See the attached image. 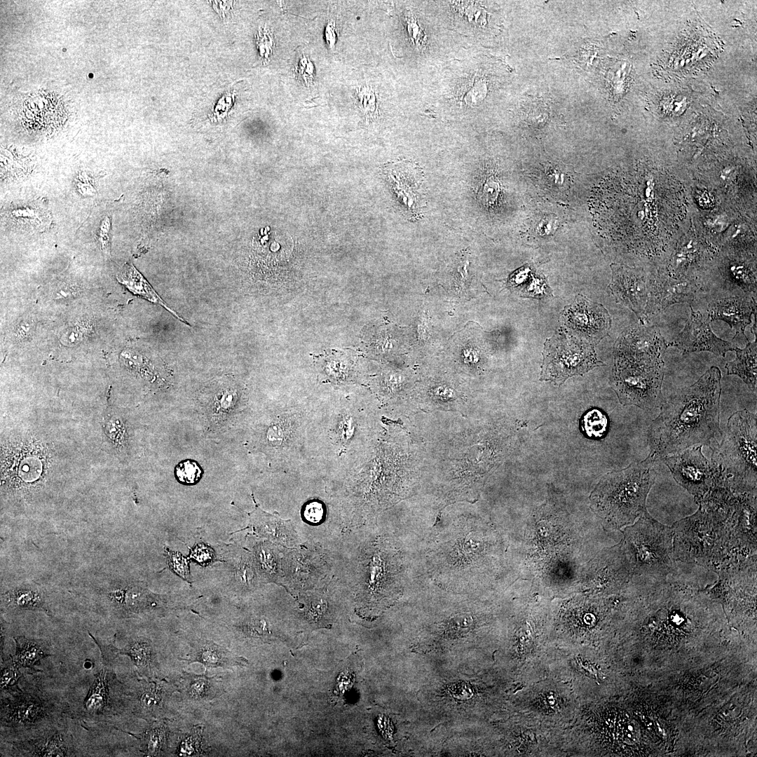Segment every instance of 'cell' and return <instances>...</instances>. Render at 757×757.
<instances>
[{
	"mask_svg": "<svg viewBox=\"0 0 757 757\" xmlns=\"http://www.w3.org/2000/svg\"><path fill=\"white\" fill-rule=\"evenodd\" d=\"M370 551L359 601L364 609L376 613L390 605L399 595V561L396 554L386 545H374Z\"/></svg>",
	"mask_w": 757,
	"mask_h": 757,
	"instance_id": "9c48e42d",
	"label": "cell"
},
{
	"mask_svg": "<svg viewBox=\"0 0 757 757\" xmlns=\"http://www.w3.org/2000/svg\"><path fill=\"white\" fill-rule=\"evenodd\" d=\"M81 326H74L64 333L60 339L61 342L66 346L74 345L82 340L85 331Z\"/></svg>",
	"mask_w": 757,
	"mask_h": 757,
	"instance_id": "7dc6e473",
	"label": "cell"
},
{
	"mask_svg": "<svg viewBox=\"0 0 757 757\" xmlns=\"http://www.w3.org/2000/svg\"><path fill=\"white\" fill-rule=\"evenodd\" d=\"M406 20L407 23V27L409 33L412 39L416 43V46H423L425 43V36L422 31L414 17L410 12L406 14Z\"/></svg>",
	"mask_w": 757,
	"mask_h": 757,
	"instance_id": "ee69618b",
	"label": "cell"
},
{
	"mask_svg": "<svg viewBox=\"0 0 757 757\" xmlns=\"http://www.w3.org/2000/svg\"><path fill=\"white\" fill-rule=\"evenodd\" d=\"M464 11L470 20L483 23L485 20V11L473 2H465L463 4Z\"/></svg>",
	"mask_w": 757,
	"mask_h": 757,
	"instance_id": "681fc988",
	"label": "cell"
},
{
	"mask_svg": "<svg viewBox=\"0 0 757 757\" xmlns=\"http://www.w3.org/2000/svg\"><path fill=\"white\" fill-rule=\"evenodd\" d=\"M250 518L251 526L258 535L285 547L297 545V534L290 520H283L277 515L266 513L257 504L255 510L250 514Z\"/></svg>",
	"mask_w": 757,
	"mask_h": 757,
	"instance_id": "ffe728a7",
	"label": "cell"
},
{
	"mask_svg": "<svg viewBox=\"0 0 757 757\" xmlns=\"http://www.w3.org/2000/svg\"><path fill=\"white\" fill-rule=\"evenodd\" d=\"M669 347L656 325L639 322L621 334L614 346V357L637 362H658Z\"/></svg>",
	"mask_w": 757,
	"mask_h": 757,
	"instance_id": "4fadbf2b",
	"label": "cell"
},
{
	"mask_svg": "<svg viewBox=\"0 0 757 757\" xmlns=\"http://www.w3.org/2000/svg\"><path fill=\"white\" fill-rule=\"evenodd\" d=\"M543 356L540 380L558 386L571 376L605 365L597 359L593 344L573 336L564 327L546 339Z\"/></svg>",
	"mask_w": 757,
	"mask_h": 757,
	"instance_id": "ba28073f",
	"label": "cell"
},
{
	"mask_svg": "<svg viewBox=\"0 0 757 757\" xmlns=\"http://www.w3.org/2000/svg\"><path fill=\"white\" fill-rule=\"evenodd\" d=\"M560 321L594 346L608 335L611 327V318L604 306L582 294H578L572 304L564 307Z\"/></svg>",
	"mask_w": 757,
	"mask_h": 757,
	"instance_id": "7c38bea8",
	"label": "cell"
},
{
	"mask_svg": "<svg viewBox=\"0 0 757 757\" xmlns=\"http://www.w3.org/2000/svg\"><path fill=\"white\" fill-rule=\"evenodd\" d=\"M756 313V301L753 296H732L711 301L708 306L709 322L723 320L735 331L734 338L744 334L746 326L751 322V317Z\"/></svg>",
	"mask_w": 757,
	"mask_h": 757,
	"instance_id": "e0dca14e",
	"label": "cell"
},
{
	"mask_svg": "<svg viewBox=\"0 0 757 757\" xmlns=\"http://www.w3.org/2000/svg\"><path fill=\"white\" fill-rule=\"evenodd\" d=\"M17 747L31 756H69L73 753L67 740L59 731L21 742Z\"/></svg>",
	"mask_w": 757,
	"mask_h": 757,
	"instance_id": "cb8c5ba5",
	"label": "cell"
},
{
	"mask_svg": "<svg viewBox=\"0 0 757 757\" xmlns=\"http://www.w3.org/2000/svg\"><path fill=\"white\" fill-rule=\"evenodd\" d=\"M212 4L214 10L221 15V18H225V15L229 13V9L232 7L233 1H214Z\"/></svg>",
	"mask_w": 757,
	"mask_h": 757,
	"instance_id": "9f6ffc18",
	"label": "cell"
},
{
	"mask_svg": "<svg viewBox=\"0 0 757 757\" xmlns=\"http://www.w3.org/2000/svg\"><path fill=\"white\" fill-rule=\"evenodd\" d=\"M6 217L15 226L38 231L46 229L51 221L48 210L36 203L14 205L7 211Z\"/></svg>",
	"mask_w": 757,
	"mask_h": 757,
	"instance_id": "603a6c76",
	"label": "cell"
},
{
	"mask_svg": "<svg viewBox=\"0 0 757 757\" xmlns=\"http://www.w3.org/2000/svg\"><path fill=\"white\" fill-rule=\"evenodd\" d=\"M691 312L683 329L678 334L669 347L678 348L683 355L701 351H709L717 356L724 357L726 352L733 350L732 343L717 337L711 331L710 322L704 319L699 311Z\"/></svg>",
	"mask_w": 757,
	"mask_h": 757,
	"instance_id": "9a60e30c",
	"label": "cell"
},
{
	"mask_svg": "<svg viewBox=\"0 0 757 757\" xmlns=\"http://www.w3.org/2000/svg\"><path fill=\"white\" fill-rule=\"evenodd\" d=\"M702 290L703 285L697 278H675L666 271L650 276L647 280L646 320L674 304L692 303Z\"/></svg>",
	"mask_w": 757,
	"mask_h": 757,
	"instance_id": "8fae6325",
	"label": "cell"
},
{
	"mask_svg": "<svg viewBox=\"0 0 757 757\" xmlns=\"http://www.w3.org/2000/svg\"><path fill=\"white\" fill-rule=\"evenodd\" d=\"M735 359L725 364L728 375L739 376L749 387L756 392L757 378V345L756 341H748L746 347L740 349L735 347Z\"/></svg>",
	"mask_w": 757,
	"mask_h": 757,
	"instance_id": "7402d4cb",
	"label": "cell"
},
{
	"mask_svg": "<svg viewBox=\"0 0 757 757\" xmlns=\"http://www.w3.org/2000/svg\"><path fill=\"white\" fill-rule=\"evenodd\" d=\"M285 420L272 423L265 434L266 444L271 447H279L288 435L289 424Z\"/></svg>",
	"mask_w": 757,
	"mask_h": 757,
	"instance_id": "d590c367",
	"label": "cell"
},
{
	"mask_svg": "<svg viewBox=\"0 0 757 757\" xmlns=\"http://www.w3.org/2000/svg\"><path fill=\"white\" fill-rule=\"evenodd\" d=\"M386 172L397 198L416 216L421 210V169L414 163L402 161L392 164Z\"/></svg>",
	"mask_w": 757,
	"mask_h": 757,
	"instance_id": "2e32d148",
	"label": "cell"
},
{
	"mask_svg": "<svg viewBox=\"0 0 757 757\" xmlns=\"http://www.w3.org/2000/svg\"><path fill=\"white\" fill-rule=\"evenodd\" d=\"M236 395L233 391L228 390L221 395L218 400H214L208 409L210 418L214 423H219L226 419L235 410Z\"/></svg>",
	"mask_w": 757,
	"mask_h": 757,
	"instance_id": "1f68e13d",
	"label": "cell"
},
{
	"mask_svg": "<svg viewBox=\"0 0 757 757\" xmlns=\"http://www.w3.org/2000/svg\"><path fill=\"white\" fill-rule=\"evenodd\" d=\"M199 739L196 735L190 736L185 739L180 746L181 755H191L195 753L199 746Z\"/></svg>",
	"mask_w": 757,
	"mask_h": 757,
	"instance_id": "db71d44e",
	"label": "cell"
},
{
	"mask_svg": "<svg viewBox=\"0 0 757 757\" xmlns=\"http://www.w3.org/2000/svg\"><path fill=\"white\" fill-rule=\"evenodd\" d=\"M664 362H636L614 357L611 386L623 405H634L646 411L660 408Z\"/></svg>",
	"mask_w": 757,
	"mask_h": 757,
	"instance_id": "52a82bcc",
	"label": "cell"
},
{
	"mask_svg": "<svg viewBox=\"0 0 757 757\" xmlns=\"http://www.w3.org/2000/svg\"><path fill=\"white\" fill-rule=\"evenodd\" d=\"M452 695L458 699H468L472 695V690L464 682L453 683L449 687Z\"/></svg>",
	"mask_w": 757,
	"mask_h": 757,
	"instance_id": "816d5d0a",
	"label": "cell"
},
{
	"mask_svg": "<svg viewBox=\"0 0 757 757\" xmlns=\"http://www.w3.org/2000/svg\"><path fill=\"white\" fill-rule=\"evenodd\" d=\"M498 186L494 180H488L483 187V193L481 194V198L485 205H491L494 204V202L497 197Z\"/></svg>",
	"mask_w": 757,
	"mask_h": 757,
	"instance_id": "f907efd6",
	"label": "cell"
},
{
	"mask_svg": "<svg viewBox=\"0 0 757 757\" xmlns=\"http://www.w3.org/2000/svg\"><path fill=\"white\" fill-rule=\"evenodd\" d=\"M702 448L692 446L661 458L674 480L693 496L697 503L720 485L718 474Z\"/></svg>",
	"mask_w": 757,
	"mask_h": 757,
	"instance_id": "30bf717a",
	"label": "cell"
},
{
	"mask_svg": "<svg viewBox=\"0 0 757 757\" xmlns=\"http://www.w3.org/2000/svg\"><path fill=\"white\" fill-rule=\"evenodd\" d=\"M608 423L606 414L599 409H592L582 417L581 428L588 438L599 439L606 435Z\"/></svg>",
	"mask_w": 757,
	"mask_h": 757,
	"instance_id": "4dcf8cb0",
	"label": "cell"
},
{
	"mask_svg": "<svg viewBox=\"0 0 757 757\" xmlns=\"http://www.w3.org/2000/svg\"><path fill=\"white\" fill-rule=\"evenodd\" d=\"M756 414L737 411L728 418L720 444L713 449L711 462L720 484L738 493H756Z\"/></svg>",
	"mask_w": 757,
	"mask_h": 757,
	"instance_id": "5b68a950",
	"label": "cell"
},
{
	"mask_svg": "<svg viewBox=\"0 0 757 757\" xmlns=\"http://www.w3.org/2000/svg\"><path fill=\"white\" fill-rule=\"evenodd\" d=\"M472 624V618L468 615H458L451 619L448 628L450 631L456 633L465 632Z\"/></svg>",
	"mask_w": 757,
	"mask_h": 757,
	"instance_id": "bcb514c9",
	"label": "cell"
},
{
	"mask_svg": "<svg viewBox=\"0 0 757 757\" xmlns=\"http://www.w3.org/2000/svg\"><path fill=\"white\" fill-rule=\"evenodd\" d=\"M110 231V220L108 217H106L100 225L99 231V241L100 243L102 249L106 250L109 247V233Z\"/></svg>",
	"mask_w": 757,
	"mask_h": 757,
	"instance_id": "11a10c76",
	"label": "cell"
},
{
	"mask_svg": "<svg viewBox=\"0 0 757 757\" xmlns=\"http://www.w3.org/2000/svg\"><path fill=\"white\" fill-rule=\"evenodd\" d=\"M116 278L120 283L124 285L132 293L163 306L179 320L185 322L165 304L142 275L132 265L128 264L123 265L117 273Z\"/></svg>",
	"mask_w": 757,
	"mask_h": 757,
	"instance_id": "d4e9b609",
	"label": "cell"
},
{
	"mask_svg": "<svg viewBox=\"0 0 757 757\" xmlns=\"http://www.w3.org/2000/svg\"><path fill=\"white\" fill-rule=\"evenodd\" d=\"M327 610L326 600L315 595L310 597V607L307 610L306 615L309 621L318 622L320 618L325 617Z\"/></svg>",
	"mask_w": 757,
	"mask_h": 757,
	"instance_id": "b9f144b4",
	"label": "cell"
},
{
	"mask_svg": "<svg viewBox=\"0 0 757 757\" xmlns=\"http://www.w3.org/2000/svg\"><path fill=\"white\" fill-rule=\"evenodd\" d=\"M198 660L206 665H223L228 663V657L220 650L213 647H204L198 657Z\"/></svg>",
	"mask_w": 757,
	"mask_h": 757,
	"instance_id": "60d3db41",
	"label": "cell"
},
{
	"mask_svg": "<svg viewBox=\"0 0 757 757\" xmlns=\"http://www.w3.org/2000/svg\"><path fill=\"white\" fill-rule=\"evenodd\" d=\"M289 554V577L296 586L306 587L317 581L322 573L320 559L311 552L296 550Z\"/></svg>",
	"mask_w": 757,
	"mask_h": 757,
	"instance_id": "44dd1931",
	"label": "cell"
},
{
	"mask_svg": "<svg viewBox=\"0 0 757 757\" xmlns=\"http://www.w3.org/2000/svg\"><path fill=\"white\" fill-rule=\"evenodd\" d=\"M725 278L745 293L756 296V265L744 261H732L725 271Z\"/></svg>",
	"mask_w": 757,
	"mask_h": 757,
	"instance_id": "83f0119b",
	"label": "cell"
},
{
	"mask_svg": "<svg viewBox=\"0 0 757 757\" xmlns=\"http://www.w3.org/2000/svg\"><path fill=\"white\" fill-rule=\"evenodd\" d=\"M161 700L160 691L154 687L145 690L140 699L142 704L148 709L157 706Z\"/></svg>",
	"mask_w": 757,
	"mask_h": 757,
	"instance_id": "c3c4849f",
	"label": "cell"
},
{
	"mask_svg": "<svg viewBox=\"0 0 757 757\" xmlns=\"http://www.w3.org/2000/svg\"><path fill=\"white\" fill-rule=\"evenodd\" d=\"M4 603L13 609L39 610L50 615L45 600L36 589L29 587H18L2 594Z\"/></svg>",
	"mask_w": 757,
	"mask_h": 757,
	"instance_id": "4316f807",
	"label": "cell"
},
{
	"mask_svg": "<svg viewBox=\"0 0 757 757\" xmlns=\"http://www.w3.org/2000/svg\"><path fill=\"white\" fill-rule=\"evenodd\" d=\"M355 99L358 107L367 116L376 114V100L374 90L369 86H361L357 89Z\"/></svg>",
	"mask_w": 757,
	"mask_h": 757,
	"instance_id": "836d02e7",
	"label": "cell"
},
{
	"mask_svg": "<svg viewBox=\"0 0 757 757\" xmlns=\"http://www.w3.org/2000/svg\"><path fill=\"white\" fill-rule=\"evenodd\" d=\"M609 288L615 300L637 316L639 322L646 320L647 280L643 270L617 264L611 265Z\"/></svg>",
	"mask_w": 757,
	"mask_h": 757,
	"instance_id": "5bb4252c",
	"label": "cell"
},
{
	"mask_svg": "<svg viewBox=\"0 0 757 757\" xmlns=\"http://www.w3.org/2000/svg\"><path fill=\"white\" fill-rule=\"evenodd\" d=\"M107 676L105 668L95 675L94 683L84 702V707L89 714H99L109 704V686Z\"/></svg>",
	"mask_w": 757,
	"mask_h": 757,
	"instance_id": "f1b7e54d",
	"label": "cell"
},
{
	"mask_svg": "<svg viewBox=\"0 0 757 757\" xmlns=\"http://www.w3.org/2000/svg\"><path fill=\"white\" fill-rule=\"evenodd\" d=\"M304 516L308 522L318 523L323 518L324 507L320 502H310L305 506Z\"/></svg>",
	"mask_w": 757,
	"mask_h": 757,
	"instance_id": "f6af8a7d",
	"label": "cell"
},
{
	"mask_svg": "<svg viewBox=\"0 0 757 757\" xmlns=\"http://www.w3.org/2000/svg\"><path fill=\"white\" fill-rule=\"evenodd\" d=\"M334 24L329 22L326 27V41L329 47L332 48L336 41Z\"/></svg>",
	"mask_w": 757,
	"mask_h": 757,
	"instance_id": "6f0895ef",
	"label": "cell"
},
{
	"mask_svg": "<svg viewBox=\"0 0 757 757\" xmlns=\"http://www.w3.org/2000/svg\"><path fill=\"white\" fill-rule=\"evenodd\" d=\"M255 557L259 570L269 581L280 583L282 575L280 557L274 547L261 544L255 549Z\"/></svg>",
	"mask_w": 757,
	"mask_h": 757,
	"instance_id": "f546056e",
	"label": "cell"
},
{
	"mask_svg": "<svg viewBox=\"0 0 757 757\" xmlns=\"http://www.w3.org/2000/svg\"><path fill=\"white\" fill-rule=\"evenodd\" d=\"M20 676L18 667L15 664L5 667L1 669V690L15 691L19 690L18 681Z\"/></svg>",
	"mask_w": 757,
	"mask_h": 757,
	"instance_id": "ab89813d",
	"label": "cell"
},
{
	"mask_svg": "<svg viewBox=\"0 0 757 757\" xmlns=\"http://www.w3.org/2000/svg\"><path fill=\"white\" fill-rule=\"evenodd\" d=\"M203 471L196 461L186 460L180 462L175 468L177 479L185 484H193L199 481Z\"/></svg>",
	"mask_w": 757,
	"mask_h": 757,
	"instance_id": "d6a6232c",
	"label": "cell"
},
{
	"mask_svg": "<svg viewBox=\"0 0 757 757\" xmlns=\"http://www.w3.org/2000/svg\"><path fill=\"white\" fill-rule=\"evenodd\" d=\"M168 552V561L169 566L180 576L186 580L189 575V571L186 561L184 557L177 552H172L170 550Z\"/></svg>",
	"mask_w": 757,
	"mask_h": 757,
	"instance_id": "7bdbcfd3",
	"label": "cell"
},
{
	"mask_svg": "<svg viewBox=\"0 0 757 757\" xmlns=\"http://www.w3.org/2000/svg\"><path fill=\"white\" fill-rule=\"evenodd\" d=\"M296 71L299 74L302 75L301 76L306 82L308 83V81L313 79L314 68L312 63L307 60L305 56L300 59Z\"/></svg>",
	"mask_w": 757,
	"mask_h": 757,
	"instance_id": "f5cc1de1",
	"label": "cell"
},
{
	"mask_svg": "<svg viewBox=\"0 0 757 757\" xmlns=\"http://www.w3.org/2000/svg\"><path fill=\"white\" fill-rule=\"evenodd\" d=\"M195 681L196 682L193 683L191 686V693L193 695H200L204 693L203 692L206 689V688H205V686H206L205 681L199 679Z\"/></svg>",
	"mask_w": 757,
	"mask_h": 757,
	"instance_id": "680465c9",
	"label": "cell"
},
{
	"mask_svg": "<svg viewBox=\"0 0 757 757\" xmlns=\"http://www.w3.org/2000/svg\"><path fill=\"white\" fill-rule=\"evenodd\" d=\"M1 723L11 726H29L48 715L47 704L40 698L22 695L1 702Z\"/></svg>",
	"mask_w": 757,
	"mask_h": 757,
	"instance_id": "d6986e66",
	"label": "cell"
},
{
	"mask_svg": "<svg viewBox=\"0 0 757 757\" xmlns=\"http://www.w3.org/2000/svg\"><path fill=\"white\" fill-rule=\"evenodd\" d=\"M235 95V90H229L221 96L210 114L212 121H219L227 115L234 102Z\"/></svg>",
	"mask_w": 757,
	"mask_h": 757,
	"instance_id": "f35d334b",
	"label": "cell"
},
{
	"mask_svg": "<svg viewBox=\"0 0 757 757\" xmlns=\"http://www.w3.org/2000/svg\"><path fill=\"white\" fill-rule=\"evenodd\" d=\"M657 459L649 455L627 468L604 475L595 487L594 510L613 528L633 524L646 510L648 493L655 483Z\"/></svg>",
	"mask_w": 757,
	"mask_h": 757,
	"instance_id": "277c9868",
	"label": "cell"
},
{
	"mask_svg": "<svg viewBox=\"0 0 757 757\" xmlns=\"http://www.w3.org/2000/svg\"><path fill=\"white\" fill-rule=\"evenodd\" d=\"M660 175L642 171L622 173L608 180L594 198L596 221L600 229L623 242L654 247L646 222L648 214L659 213ZM658 219V218L653 217Z\"/></svg>",
	"mask_w": 757,
	"mask_h": 757,
	"instance_id": "3957f363",
	"label": "cell"
},
{
	"mask_svg": "<svg viewBox=\"0 0 757 757\" xmlns=\"http://www.w3.org/2000/svg\"><path fill=\"white\" fill-rule=\"evenodd\" d=\"M255 40L259 55L267 60L273 50L274 37L272 32L265 27H260L255 35Z\"/></svg>",
	"mask_w": 757,
	"mask_h": 757,
	"instance_id": "74e56055",
	"label": "cell"
},
{
	"mask_svg": "<svg viewBox=\"0 0 757 757\" xmlns=\"http://www.w3.org/2000/svg\"><path fill=\"white\" fill-rule=\"evenodd\" d=\"M122 653L128 655L139 667L148 665L151 661V649L146 642L135 641Z\"/></svg>",
	"mask_w": 757,
	"mask_h": 757,
	"instance_id": "e575fe53",
	"label": "cell"
},
{
	"mask_svg": "<svg viewBox=\"0 0 757 757\" xmlns=\"http://www.w3.org/2000/svg\"><path fill=\"white\" fill-rule=\"evenodd\" d=\"M14 640L16 651L13 657V663L18 667L32 668L39 664L41 659L50 655L48 649L42 641L24 636L15 637Z\"/></svg>",
	"mask_w": 757,
	"mask_h": 757,
	"instance_id": "484cf974",
	"label": "cell"
},
{
	"mask_svg": "<svg viewBox=\"0 0 757 757\" xmlns=\"http://www.w3.org/2000/svg\"><path fill=\"white\" fill-rule=\"evenodd\" d=\"M624 533L622 546L634 583L653 585L666 580L676 568L672 527L657 521L646 510Z\"/></svg>",
	"mask_w": 757,
	"mask_h": 757,
	"instance_id": "8992f818",
	"label": "cell"
},
{
	"mask_svg": "<svg viewBox=\"0 0 757 757\" xmlns=\"http://www.w3.org/2000/svg\"><path fill=\"white\" fill-rule=\"evenodd\" d=\"M709 247L695 236L681 240L670 257L666 272L679 278H697L696 272L711 257Z\"/></svg>",
	"mask_w": 757,
	"mask_h": 757,
	"instance_id": "ac0fdd59",
	"label": "cell"
},
{
	"mask_svg": "<svg viewBox=\"0 0 757 757\" xmlns=\"http://www.w3.org/2000/svg\"><path fill=\"white\" fill-rule=\"evenodd\" d=\"M697 504L695 513L671 526L675 560L696 564L717 573L747 564L753 551L737 529L732 500L712 493Z\"/></svg>",
	"mask_w": 757,
	"mask_h": 757,
	"instance_id": "7a4b0ae2",
	"label": "cell"
},
{
	"mask_svg": "<svg viewBox=\"0 0 757 757\" xmlns=\"http://www.w3.org/2000/svg\"><path fill=\"white\" fill-rule=\"evenodd\" d=\"M721 373L713 366L693 384L672 393L647 430L650 454L656 459L695 446H709L719 426Z\"/></svg>",
	"mask_w": 757,
	"mask_h": 757,
	"instance_id": "6da1fadb",
	"label": "cell"
},
{
	"mask_svg": "<svg viewBox=\"0 0 757 757\" xmlns=\"http://www.w3.org/2000/svg\"><path fill=\"white\" fill-rule=\"evenodd\" d=\"M165 732L158 728L147 731L144 736V743L146 753L149 756L158 755L165 742Z\"/></svg>",
	"mask_w": 757,
	"mask_h": 757,
	"instance_id": "8d00e7d4",
	"label": "cell"
}]
</instances>
